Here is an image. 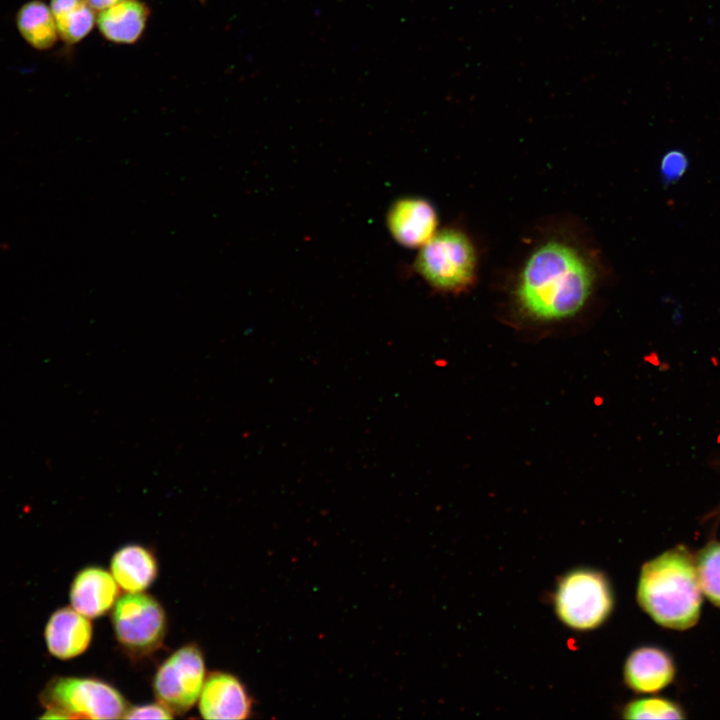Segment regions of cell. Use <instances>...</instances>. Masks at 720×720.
<instances>
[{"mask_svg": "<svg viewBox=\"0 0 720 720\" xmlns=\"http://www.w3.org/2000/svg\"><path fill=\"white\" fill-rule=\"evenodd\" d=\"M595 280L594 267L584 252L566 240L550 239L537 246L524 262L514 299L532 320L559 321L584 307Z\"/></svg>", "mask_w": 720, "mask_h": 720, "instance_id": "1", "label": "cell"}, {"mask_svg": "<svg viewBox=\"0 0 720 720\" xmlns=\"http://www.w3.org/2000/svg\"><path fill=\"white\" fill-rule=\"evenodd\" d=\"M637 601L663 627L685 630L694 626L702 604L696 558L677 546L646 562L639 576Z\"/></svg>", "mask_w": 720, "mask_h": 720, "instance_id": "2", "label": "cell"}, {"mask_svg": "<svg viewBox=\"0 0 720 720\" xmlns=\"http://www.w3.org/2000/svg\"><path fill=\"white\" fill-rule=\"evenodd\" d=\"M413 267L433 290L463 293L477 279L476 249L463 230L446 227L419 248Z\"/></svg>", "mask_w": 720, "mask_h": 720, "instance_id": "3", "label": "cell"}, {"mask_svg": "<svg viewBox=\"0 0 720 720\" xmlns=\"http://www.w3.org/2000/svg\"><path fill=\"white\" fill-rule=\"evenodd\" d=\"M46 708L42 718L118 719L123 718L128 704L110 684L94 678L56 677L41 693Z\"/></svg>", "mask_w": 720, "mask_h": 720, "instance_id": "4", "label": "cell"}, {"mask_svg": "<svg viewBox=\"0 0 720 720\" xmlns=\"http://www.w3.org/2000/svg\"><path fill=\"white\" fill-rule=\"evenodd\" d=\"M554 608L560 621L572 629L587 631L599 627L613 609L608 579L594 569L568 572L557 584Z\"/></svg>", "mask_w": 720, "mask_h": 720, "instance_id": "5", "label": "cell"}, {"mask_svg": "<svg viewBox=\"0 0 720 720\" xmlns=\"http://www.w3.org/2000/svg\"><path fill=\"white\" fill-rule=\"evenodd\" d=\"M112 623L118 642L129 653L146 655L161 645L166 615L159 602L141 592H129L116 600Z\"/></svg>", "mask_w": 720, "mask_h": 720, "instance_id": "6", "label": "cell"}, {"mask_svg": "<svg viewBox=\"0 0 720 720\" xmlns=\"http://www.w3.org/2000/svg\"><path fill=\"white\" fill-rule=\"evenodd\" d=\"M204 682L203 655L195 644H188L160 665L153 680V691L160 704L172 714L181 715L196 703Z\"/></svg>", "mask_w": 720, "mask_h": 720, "instance_id": "7", "label": "cell"}, {"mask_svg": "<svg viewBox=\"0 0 720 720\" xmlns=\"http://www.w3.org/2000/svg\"><path fill=\"white\" fill-rule=\"evenodd\" d=\"M392 238L407 248H420L438 231V216L426 199L403 197L394 201L386 215Z\"/></svg>", "mask_w": 720, "mask_h": 720, "instance_id": "8", "label": "cell"}, {"mask_svg": "<svg viewBox=\"0 0 720 720\" xmlns=\"http://www.w3.org/2000/svg\"><path fill=\"white\" fill-rule=\"evenodd\" d=\"M252 701L245 687L234 675L213 672L205 679L199 710L204 719H246Z\"/></svg>", "mask_w": 720, "mask_h": 720, "instance_id": "9", "label": "cell"}, {"mask_svg": "<svg viewBox=\"0 0 720 720\" xmlns=\"http://www.w3.org/2000/svg\"><path fill=\"white\" fill-rule=\"evenodd\" d=\"M670 655L654 646H643L631 652L624 664L625 684L638 693H655L666 688L675 677Z\"/></svg>", "mask_w": 720, "mask_h": 720, "instance_id": "10", "label": "cell"}, {"mask_svg": "<svg viewBox=\"0 0 720 720\" xmlns=\"http://www.w3.org/2000/svg\"><path fill=\"white\" fill-rule=\"evenodd\" d=\"M44 637L51 655L68 660L79 656L88 648L92 638V625L88 617L74 608H60L50 616Z\"/></svg>", "mask_w": 720, "mask_h": 720, "instance_id": "11", "label": "cell"}, {"mask_svg": "<svg viewBox=\"0 0 720 720\" xmlns=\"http://www.w3.org/2000/svg\"><path fill=\"white\" fill-rule=\"evenodd\" d=\"M119 590L112 574L90 566L77 573L70 588L72 608L88 618L105 614L116 602Z\"/></svg>", "mask_w": 720, "mask_h": 720, "instance_id": "12", "label": "cell"}, {"mask_svg": "<svg viewBox=\"0 0 720 720\" xmlns=\"http://www.w3.org/2000/svg\"><path fill=\"white\" fill-rule=\"evenodd\" d=\"M149 14V8L144 2L121 0L99 11L96 24L106 40L118 44H132L142 36Z\"/></svg>", "mask_w": 720, "mask_h": 720, "instance_id": "13", "label": "cell"}, {"mask_svg": "<svg viewBox=\"0 0 720 720\" xmlns=\"http://www.w3.org/2000/svg\"><path fill=\"white\" fill-rule=\"evenodd\" d=\"M154 555L140 545H127L119 549L111 560V573L126 592L146 590L157 576Z\"/></svg>", "mask_w": 720, "mask_h": 720, "instance_id": "14", "label": "cell"}, {"mask_svg": "<svg viewBox=\"0 0 720 720\" xmlns=\"http://www.w3.org/2000/svg\"><path fill=\"white\" fill-rule=\"evenodd\" d=\"M16 24L23 38L35 49H49L57 41L59 34L54 16L41 0L24 4L17 13Z\"/></svg>", "mask_w": 720, "mask_h": 720, "instance_id": "15", "label": "cell"}, {"mask_svg": "<svg viewBox=\"0 0 720 720\" xmlns=\"http://www.w3.org/2000/svg\"><path fill=\"white\" fill-rule=\"evenodd\" d=\"M702 593L720 608V542L705 546L696 558Z\"/></svg>", "mask_w": 720, "mask_h": 720, "instance_id": "16", "label": "cell"}, {"mask_svg": "<svg viewBox=\"0 0 720 720\" xmlns=\"http://www.w3.org/2000/svg\"><path fill=\"white\" fill-rule=\"evenodd\" d=\"M95 10L83 0L76 8L55 20L58 34L67 44L84 39L96 24Z\"/></svg>", "mask_w": 720, "mask_h": 720, "instance_id": "17", "label": "cell"}, {"mask_svg": "<svg viewBox=\"0 0 720 720\" xmlns=\"http://www.w3.org/2000/svg\"><path fill=\"white\" fill-rule=\"evenodd\" d=\"M625 719H684L682 708L668 699L650 697L629 702L623 709Z\"/></svg>", "mask_w": 720, "mask_h": 720, "instance_id": "18", "label": "cell"}, {"mask_svg": "<svg viewBox=\"0 0 720 720\" xmlns=\"http://www.w3.org/2000/svg\"><path fill=\"white\" fill-rule=\"evenodd\" d=\"M689 168V159L682 150L673 149L666 152L660 163V174L664 184H672L680 180Z\"/></svg>", "mask_w": 720, "mask_h": 720, "instance_id": "19", "label": "cell"}, {"mask_svg": "<svg viewBox=\"0 0 720 720\" xmlns=\"http://www.w3.org/2000/svg\"><path fill=\"white\" fill-rule=\"evenodd\" d=\"M174 715L162 704H148L128 708L123 718L125 719H172Z\"/></svg>", "mask_w": 720, "mask_h": 720, "instance_id": "20", "label": "cell"}, {"mask_svg": "<svg viewBox=\"0 0 720 720\" xmlns=\"http://www.w3.org/2000/svg\"><path fill=\"white\" fill-rule=\"evenodd\" d=\"M83 0H51L50 9L54 19H58L76 8Z\"/></svg>", "mask_w": 720, "mask_h": 720, "instance_id": "21", "label": "cell"}, {"mask_svg": "<svg viewBox=\"0 0 720 720\" xmlns=\"http://www.w3.org/2000/svg\"><path fill=\"white\" fill-rule=\"evenodd\" d=\"M94 10L102 11L121 0H85Z\"/></svg>", "mask_w": 720, "mask_h": 720, "instance_id": "22", "label": "cell"}]
</instances>
